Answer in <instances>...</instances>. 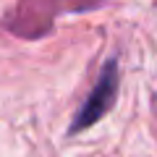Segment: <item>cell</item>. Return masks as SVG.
<instances>
[{"label": "cell", "mask_w": 157, "mask_h": 157, "mask_svg": "<svg viewBox=\"0 0 157 157\" xmlns=\"http://www.w3.org/2000/svg\"><path fill=\"white\" fill-rule=\"evenodd\" d=\"M118 84H121V76H118V60L110 58V60L102 66L94 89L89 92V97L84 100L81 110H78L76 118L71 121V134L86 131L89 126H94L100 118H105L107 113H110V107L115 105V97H118Z\"/></svg>", "instance_id": "6da1fadb"}]
</instances>
